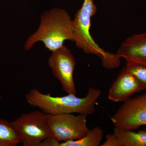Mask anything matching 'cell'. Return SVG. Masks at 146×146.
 <instances>
[{
  "label": "cell",
  "instance_id": "6da1fadb",
  "mask_svg": "<svg viewBox=\"0 0 146 146\" xmlns=\"http://www.w3.org/2000/svg\"><path fill=\"white\" fill-rule=\"evenodd\" d=\"M102 92L100 89L89 87L86 96L79 98L74 94L54 97L49 93L44 94L36 89H31L25 95L28 103L38 108L48 115L77 113L88 115L95 112V105Z\"/></svg>",
  "mask_w": 146,
  "mask_h": 146
},
{
  "label": "cell",
  "instance_id": "7a4b0ae2",
  "mask_svg": "<svg viewBox=\"0 0 146 146\" xmlns=\"http://www.w3.org/2000/svg\"><path fill=\"white\" fill-rule=\"evenodd\" d=\"M67 40L74 41L73 20L65 9L54 7L42 13L39 27L27 39L25 49L29 50L42 42L49 51H54Z\"/></svg>",
  "mask_w": 146,
  "mask_h": 146
},
{
  "label": "cell",
  "instance_id": "3957f363",
  "mask_svg": "<svg viewBox=\"0 0 146 146\" xmlns=\"http://www.w3.org/2000/svg\"><path fill=\"white\" fill-rule=\"evenodd\" d=\"M97 9L93 0H84L81 8L77 11L73 20V42L85 53L100 58L104 68H118L121 61L117 54L106 52L95 42L90 33L91 18L96 13Z\"/></svg>",
  "mask_w": 146,
  "mask_h": 146
},
{
  "label": "cell",
  "instance_id": "277c9868",
  "mask_svg": "<svg viewBox=\"0 0 146 146\" xmlns=\"http://www.w3.org/2000/svg\"><path fill=\"white\" fill-rule=\"evenodd\" d=\"M47 119L48 114L36 110L22 114L11 122L23 146H38L43 140L52 136Z\"/></svg>",
  "mask_w": 146,
  "mask_h": 146
},
{
  "label": "cell",
  "instance_id": "5b68a950",
  "mask_svg": "<svg viewBox=\"0 0 146 146\" xmlns=\"http://www.w3.org/2000/svg\"><path fill=\"white\" fill-rule=\"evenodd\" d=\"M86 115L71 113L48 115L47 122L52 136L59 142L78 140L89 132Z\"/></svg>",
  "mask_w": 146,
  "mask_h": 146
},
{
  "label": "cell",
  "instance_id": "8992f818",
  "mask_svg": "<svg viewBox=\"0 0 146 146\" xmlns=\"http://www.w3.org/2000/svg\"><path fill=\"white\" fill-rule=\"evenodd\" d=\"M115 127L133 130L146 125V93L129 98L111 117Z\"/></svg>",
  "mask_w": 146,
  "mask_h": 146
},
{
  "label": "cell",
  "instance_id": "52a82bcc",
  "mask_svg": "<svg viewBox=\"0 0 146 146\" xmlns=\"http://www.w3.org/2000/svg\"><path fill=\"white\" fill-rule=\"evenodd\" d=\"M48 64L54 77L60 82L63 90L68 94L76 95V90L73 78L76 60L70 50L64 45L52 52L48 59Z\"/></svg>",
  "mask_w": 146,
  "mask_h": 146
},
{
  "label": "cell",
  "instance_id": "ba28073f",
  "mask_svg": "<svg viewBox=\"0 0 146 146\" xmlns=\"http://www.w3.org/2000/svg\"><path fill=\"white\" fill-rule=\"evenodd\" d=\"M144 90L140 82L125 67L111 85L108 98L115 102H123L133 94Z\"/></svg>",
  "mask_w": 146,
  "mask_h": 146
},
{
  "label": "cell",
  "instance_id": "9c48e42d",
  "mask_svg": "<svg viewBox=\"0 0 146 146\" xmlns=\"http://www.w3.org/2000/svg\"><path fill=\"white\" fill-rule=\"evenodd\" d=\"M117 54L126 62L146 66V32L129 36L120 45Z\"/></svg>",
  "mask_w": 146,
  "mask_h": 146
},
{
  "label": "cell",
  "instance_id": "30bf717a",
  "mask_svg": "<svg viewBox=\"0 0 146 146\" xmlns=\"http://www.w3.org/2000/svg\"><path fill=\"white\" fill-rule=\"evenodd\" d=\"M113 133L117 136L120 146H146V131L134 132L115 127Z\"/></svg>",
  "mask_w": 146,
  "mask_h": 146
},
{
  "label": "cell",
  "instance_id": "8fae6325",
  "mask_svg": "<svg viewBox=\"0 0 146 146\" xmlns=\"http://www.w3.org/2000/svg\"><path fill=\"white\" fill-rule=\"evenodd\" d=\"M104 135V132L101 128L95 127L82 138L78 140L61 142L60 146H99L101 145Z\"/></svg>",
  "mask_w": 146,
  "mask_h": 146
},
{
  "label": "cell",
  "instance_id": "7c38bea8",
  "mask_svg": "<svg viewBox=\"0 0 146 146\" xmlns=\"http://www.w3.org/2000/svg\"><path fill=\"white\" fill-rule=\"evenodd\" d=\"M21 140L11 122L0 118V146H16Z\"/></svg>",
  "mask_w": 146,
  "mask_h": 146
},
{
  "label": "cell",
  "instance_id": "4fadbf2b",
  "mask_svg": "<svg viewBox=\"0 0 146 146\" xmlns=\"http://www.w3.org/2000/svg\"><path fill=\"white\" fill-rule=\"evenodd\" d=\"M126 68L146 89V66L132 62H126Z\"/></svg>",
  "mask_w": 146,
  "mask_h": 146
},
{
  "label": "cell",
  "instance_id": "5bb4252c",
  "mask_svg": "<svg viewBox=\"0 0 146 146\" xmlns=\"http://www.w3.org/2000/svg\"><path fill=\"white\" fill-rule=\"evenodd\" d=\"M102 146H120L119 143L117 136L114 133L107 134L106 140Z\"/></svg>",
  "mask_w": 146,
  "mask_h": 146
},
{
  "label": "cell",
  "instance_id": "9a60e30c",
  "mask_svg": "<svg viewBox=\"0 0 146 146\" xmlns=\"http://www.w3.org/2000/svg\"><path fill=\"white\" fill-rule=\"evenodd\" d=\"M60 143L56 138L52 136L43 140L38 146H60Z\"/></svg>",
  "mask_w": 146,
  "mask_h": 146
},
{
  "label": "cell",
  "instance_id": "2e32d148",
  "mask_svg": "<svg viewBox=\"0 0 146 146\" xmlns=\"http://www.w3.org/2000/svg\"><path fill=\"white\" fill-rule=\"evenodd\" d=\"M145 130L146 131V129H145Z\"/></svg>",
  "mask_w": 146,
  "mask_h": 146
}]
</instances>
